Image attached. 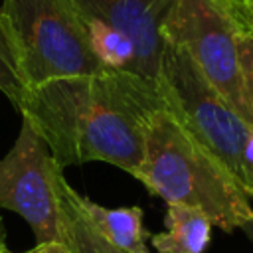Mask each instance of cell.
Returning <instances> with one entry per match:
<instances>
[{
	"instance_id": "obj_14",
	"label": "cell",
	"mask_w": 253,
	"mask_h": 253,
	"mask_svg": "<svg viewBox=\"0 0 253 253\" xmlns=\"http://www.w3.org/2000/svg\"><path fill=\"white\" fill-rule=\"evenodd\" d=\"M243 160H245V168H247V174H249V180H251V200H253V126H251V130L247 134V140H245Z\"/></svg>"
},
{
	"instance_id": "obj_12",
	"label": "cell",
	"mask_w": 253,
	"mask_h": 253,
	"mask_svg": "<svg viewBox=\"0 0 253 253\" xmlns=\"http://www.w3.org/2000/svg\"><path fill=\"white\" fill-rule=\"evenodd\" d=\"M24 91H26V85H24V79L20 75L16 51H14L6 22L0 14V93L4 97H8V101L18 111Z\"/></svg>"
},
{
	"instance_id": "obj_16",
	"label": "cell",
	"mask_w": 253,
	"mask_h": 253,
	"mask_svg": "<svg viewBox=\"0 0 253 253\" xmlns=\"http://www.w3.org/2000/svg\"><path fill=\"white\" fill-rule=\"evenodd\" d=\"M229 10L233 12L235 18L247 22L249 26H253V0L247 2V4H241V6H229Z\"/></svg>"
},
{
	"instance_id": "obj_18",
	"label": "cell",
	"mask_w": 253,
	"mask_h": 253,
	"mask_svg": "<svg viewBox=\"0 0 253 253\" xmlns=\"http://www.w3.org/2000/svg\"><path fill=\"white\" fill-rule=\"evenodd\" d=\"M243 231H245V235L249 237V241L253 243V219L251 221H247V223H243V227H241Z\"/></svg>"
},
{
	"instance_id": "obj_17",
	"label": "cell",
	"mask_w": 253,
	"mask_h": 253,
	"mask_svg": "<svg viewBox=\"0 0 253 253\" xmlns=\"http://www.w3.org/2000/svg\"><path fill=\"white\" fill-rule=\"evenodd\" d=\"M0 253H10L8 251V245H6V229L0 221Z\"/></svg>"
},
{
	"instance_id": "obj_6",
	"label": "cell",
	"mask_w": 253,
	"mask_h": 253,
	"mask_svg": "<svg viewBox=\"0 0 253 253\" xmlns=\"http://www.w3.org/2000/svg\"><path fill=\"white\" fill-rule=\"evenodd\" d=\"M59 176L61 168L47 144L22 119L18 138L0 158V210L22 215L38 243L63 241L57 200Z\"/></svg>"
},
{
	"instance_id": "obj_8",
	"label": "cell",
	"mask_w": 253,
	"mask_h": 253,
	"mask_svg": "<svg viewBox=\"0 0 253 253\" xmlns=\"http://www.w3.org/2000/svg\"><path fill=\"white\" fill-rule=\"evenodd\" d=\"M166 229L150 235L158 253H206L211 241V221L196 208L168 204L164 213Z\"/></svg>"
},
{
	"instance_id": "obj_1",
	"label": "cell",
	"mask_w": 253,
	"mask_h": 253,
	"mask_svg": "<svg viewBox=\"0 0 253 253\" xmlns=\"http://www.w3.org/2000/svg\"><path fill=\"white\" fill-rule=\"evenodd\" d=\"M164 105L158 85L126 71H101L51 79L28 87L18 113L65 166L107 162L138 174L144 132Z\"/></svg>"
},
{
	"instance_id": "obj_19",
	"label": "cell",
	"mask_w": 253,
	"mask_h": 253,
	"mask_svg": "<svg viewBox=\"0 0 253 253\" xmlns=\"http://www.w3.org/2000/svg\"><path fill=\"white\" fill-rule=\"evenodd\" d=\"M227 6H241V4H247V2H251V0H223Z\"/></svg>"
},
{
	"instance_id": "obj_7",
	"label": "cell",
	"mask_w": 253,
	"mask_h": 253,
	"mask_svg": "<svg viewBox=\"0 0 253 253\" xmlns=\"http://www.w3.org/2000/svg\"><path fill=\"white\" fill-rule=\"evenodd\" d=\"M81 18L99 20L125 34L136 51V75L158 85L164 49L162 24L174 0H65Z\"/></svg>"
},
{
	"instance_id": "obj_5",
	"label": "cell",
	"mask_w": 253,
	"mask_h": 253,
	"mask_svg": "<svg viewBox=\"0 0 253 253\" xmlns=\"http://www.w3.org/2000/svg\"><path fill=\"white\" fill-rule=\"evenodd\" d=\"M160 34L180 45L210 85L253 125L241 89L237 20L223 0H174Z\"/></svg>"
},
{
	"instance_id": "obj_4",
	"label": "cell",
	"mask_w": 253,
	"mask_h": 253,
	"mask_svg": "<svg viewBox=\"0 0 253 253\" xmlns=\"http://www.w3.org/2000/svg\"><path fill=\"white\" fill-rule=\"evenodd\" d=\"M0 14L26 89L107 71L91 51L81 18L65 0H2Z\"/></svg>"
},
{
	"instance_id": "obj_13",
	"label": "cell",
	"mask_w": 253,
	"mask_h": 253,
	"mask_svg": "<svg viewBox=\"0 0 253 253\" xmlns=\"http://www.w3.org/2000/svg\"><path fill=\"white\" fill-rule=\"evenodd\" d=\"M237 20V57L241 73V89L247 103V109L253 117V26Z\"/></svg>"
},
{
	"instance_id": "obj_3",
	"label": "cell",
	"mask_w": 253,
	"mask_h": 253,
	"mask_svg": "<svg viewBox=\"0 0 253 253\" xmlns=\"http://www.w3.org/2000/svg\"><path fill=\"white\" fill-rule=\"evenodd\" d=\"M158 91L176 121L229 170L251 200L243 148L253 125L210 85L190 55L170 42H164L162 49Z\"/></svg>"
},
{
	"instance_id": "obj_11",
	"label": "cell",
	"mask_w": 253,
	"mask_h": 253,
	"mask_svg": "<svg viewBox=\"0 0 253 253\" xmlns=\"http://www.w3.org/2000/svg\"><path fill=\"white\" fill-rule=\"evenodd\" d=\"M81 22L91 51L97 57V61L103 65V69L126 71L136 75V51L132 42L125 34L93 18H81Z\"/></svg>"
},
{
	"instance_id": "obj_9",
	"label": "cell",
	"mask_w": 253,
	"mask_h": 253,
	"mask_svg": "<svg viewBox=\"0 0 253 253\" xmlns=\"http://www.w3.org/2000/svg\"><path fill=\"white\" fill-rule=\"evenodd\" d=\"M79 204L83 211L89 215L91 223L109 243L128 253H148L146 247L148 233L142 227V210L138 206L105 208L81 194H79Z\"/></svg>"
},
{
	"instance_id": "obj_10",
	"label": "cell",
	"mask_w": 253,
	"mask_h": 253,
	"mask_svg": "<svg viewBox=\"0 0 253 253\" xmlns=\"http://www.w3.org/2000/svg\"><path fill=\"white\" fill-rule=\"evenodd\" d=\"M57 200L63 243L69 253H128L109 243L91 223L89 215L79 204V194L67 184L63 174L57 178Z\"/></svg>"
},
{
	"instance_id": "obj_15",
	"label": "cell",
	"mask_w": 253,
	"mask_h": 253,
	"mask_svg": "<svg viewBox=\"0 0 253 253\" xmlns=\"http://www.w3.org/2000/svg\"><path fill=\"white\" fill-rule=\"evenodd\" d=\"M24 253H69V249L63 241H45V243H36V247Z\"/></svg>"
},
{
	"instance_id": "obj_2",
	"label": "cell",
	"mask_w": 253,
	"mask_h": 253,
	"mask_svg": "<svg viewBox=\"0 0 253 253\" xmlns=\"http://www.w3.org/2000/svg\"><path fill=\"white\" fill-rule=\"evenodd\" d=\"M136 180L166 204L200 210L221 231L231 233L253 219L251 200L239 182L166 105L146 125L144 160Z\"/></svg>"
}]
</instances>
